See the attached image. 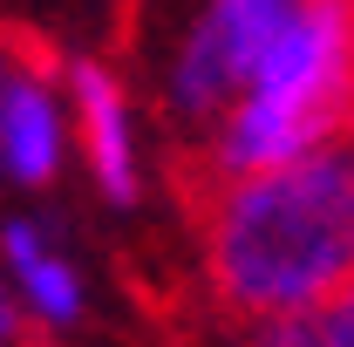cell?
Instances as JSON below:
<instances>
[{
    "label": "cell",
    "instance_id": "obj_1",
    "mask_svg": "<svg viewBox=\"0 0 354 347\" xmlns=\"http://www.w3.org/2000/svg\"><path fill=\"white\" fill-rule=\"evenodd\" d=\"M212 300L239 320L307 313L354 279V157L320 143L293 164L191 184Z\"/></svg>",
    "mask_w": 354,
    "mask_h": 347
},
{
    "label": "cell",
    "instance_id": "obj_2",
    "mask_svg": "<svg viewBox=\"0 0 354 347\" xmlns=\"http://www.w3.org/2000/svg\"><path fill=\"white\" fill-rule=\"evenodd\" d=\"M68 88H75V116H82V143H88L102 198L109 205H136V143H130V116H123L116 75L102 62H75Z\"/></svg>",
    "mask_w": 354,
    "mask_h": 347
},
{
    "label": "cell",
    "instance_id": "obj_3",
    "mask_svg": "<svg viewBox=\"0 0 354 347\" xmlns=\"http://www.w3.org/2000/svg\"><path fill=\"white\" fill-rule=\"evenodd\" d=\"M0 265H7L21 306H35L41 327H75L82 320V279H75V265L62 259L28 218H7L0 225Z\"/></svg>",
    "mask_w": 354,
    "mask_h": 347
},
{
    "label": "cell",
    "instance_id": "obj_4",
    "mask_svg": "<svg viewBox=\"0 0 354 347\" xmlns=\"http://www.w3.org/2000/svg\"><path fill=\"white\" fill-rule=\"evenodd\" d=\"M245 347H320V334H313V306H307V313L252 320V341H245Z\"/></svg>",
    "mask_w": 354,
    "mask_h": 347
},
{
    "label": "cell",
    "instance_id": "obj_5",
    "mask_svg": "<svg viewBox=\"0 0 354 347\" xmlns=\"http://www.w3.org/2000/svg\"><path fill=\"white\" fill-rule=\"evenodd\" d=\"M313 334H320V347H354V279L334 300L313 306Z\"/></svg>",
    "mask_w": 354,
    "mask_h": 347
},
{
    "label": "cell",
    "instance_id": "obj_6",
    "mask_svg": "<svg viewBox=\"0 0 354 347\" xmlns=\"http://www.w3.org/2000/svg\"><path fill=\"white\" fill-rule=\"evenodd\" d=\"M21 334V293H14V279H0V341H14Z\"/></svg>",
    "mask_w": 354,
    "mask_h": 347
},
{
    "label": "cell",
    "instance_id": "obj_7",
    "mask_svg": "<svg viewBox=\"0 0 354 347\" xmlns=\"http://www.w3.org/2000/svg\"><path fill=\"white\" fill-rule=\"evenodd\" d=\"M136 14H143V0H116V35H123V41L136 35Z\"/></svg>",
    "mask_w": 354,
    "mask_h": 347
},
{
    "label": "cell",
    "instance_id": "obj_8",
    "mask_svg": "<svg viewBox=\"0 0 354 347\" xmlns=\"http://www.w3.org/2000/svg\"><path fill=\"white\" fill-rule=\"evenodd\" d=\"M348 123H354V109H348Z\"/></svg>",
    "mask_w": 354,
    "mask_h": 347
}]
</instances>
